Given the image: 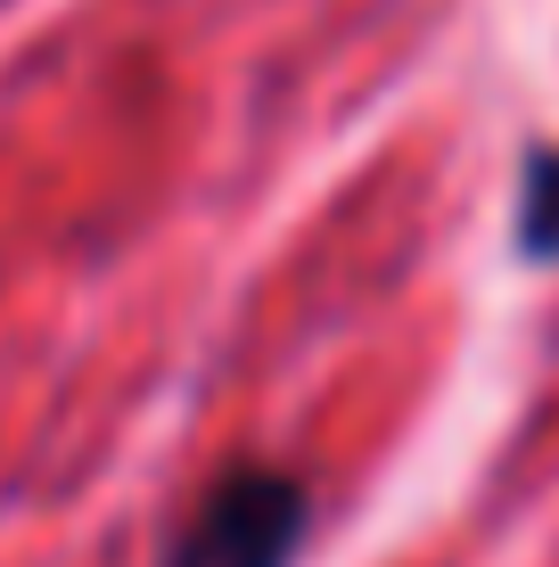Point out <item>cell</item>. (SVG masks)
I'll list each match as a JSON object with an SVG mask.
<instances>
[{"label": "cell", "instance_id": "cell-1", "mask_svg": "<svg viewBox=\"0 0 559 567\" xmlns=\"http://www.w3.org/2000/svg\"><path fill=\"white\" fill-rule=\"evenodd\" d=\"M313 535V502L288 468H222L173 535L165 567H288Z\"/></svg>", "mask_w": 559, "mask_h": 567}, {"label": "cell", "instance_id": "cell-2", "mask_svg": "<svg viewBox=\"0 0 559 567\" xmlns=\"http://www.w3.org/2000/svg\"><path fill=\"white\" fill-rule=\"evenodd\" d=\"M518 256L559 264V148H535L518 173Z\"/></svg>", "mask_w": 559, "mask_h": 567}]
</instances>
